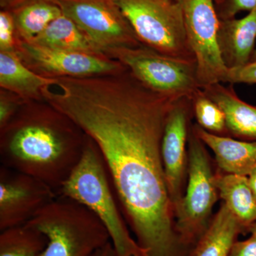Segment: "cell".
<instances>
[{
	"label": "cell",
	"mask_w": 256,
	"mask_h": 256,
	"mask_svg": "<svg viewBox=\"0 0 256 256\" xmlns=\"http://www.w3.org/2000/svg\"><path fill=\"white\" fill-rule=\"evenodd\" d=\"M58 196L38 178L0 166V230L22 226Z\"/></svg>",
	"instance_id": "8fae6325"
},
{
	"label": "cell",
	"mask_w": 256,
	"mask_h": 256,
	"mask_svg": "<svg viewBox=\"0 0 256 256\" xmlns=\"http://www.w3.org/2000/svg\"><path fill=\"white\" fill-rule=\"evenodd\" d=\"M1 130V165L38 178L57 193L88 140L76 124L56 110L50 116L12 119Z\"/></svg>",
	"instance_id": "7a4b0ae2"
},
{
	"label": "cell",
	"mask_w": 256,
	"mask_h": 256,
	"mask_svg": "<svg viewBox=\"0 0 256 256\" xmlns=\"http://www.w3.org/2000/svg\"><path fill=\"white\" fill-rule=\"evenodd\" d=\"M16 47L26 66L50 78L111 75L127 70L105 55L46 48L22 40H18Z\"/></svg>",
	"instance_id": "30bf717a"
},
{
	"label": "cell",
	"mask_w": 256,
	"mask_h": 256,
	"mask_svg": "<svg viewBox=\"0 0 256 256\" xmlns=\"http://www.w3.org/2000/svg\"><path fill=\"white\" fill-rule=\"evenodd\" d=\"M62 14L60 8L50 0H31L18 6L13 16L18 36L30 41Z\"/></svg>",
	"instance_id": "ffe728a7"
},
{
	"label": "cell",
	"mask_w": 256,
	"mask_h": 256,
	"mask_svg": "<svg viewBox=\"0 0 256 256\" xmlns=\"http://www.w3.org/2000/svg\"><path fill=\"white\" fill-rule=\"evenodd\" d=\"M28 1H31V0H24V2L22 4H24V3H25V2H28Z\"/></svg>",
	"instance_id": "d6a6232c"
},
{
	"label": "cell",
	"mask_w": 256,
	"mask_h": 256,
	"mask_svg": "<svg viewBox=\"0 0 256 256\" xmlns=\"http://www.w3.org/2000/svg\"><path fill=\"white\" fill-rule=\"evenodd\" d=\"M15 30L16 26L13 14L5 10L2 11L0 13V50H16Z\"/></svg>",
	"instance_id": "cb8c5ba5"
},
{
	"label": "cell",
	"mask_w": 256,
	"mask_h": 256,
	"mask_svg": "<svg viewBox=\"0 0 256 256\" xmlns=\"http://www.w3.org/2000/svg\"><path fill=\"white\" fill-rule=\"evenodd\" d=\"M214 3L220 20L235 18L240 12L256 9V0H214Z\"/></svg>",
	"instance_id": "603a6c76"
},
{
	"label": "cell",
	"mask_w": 256,
	"mask_h": 256,
	"mask_svg": "<svg viewBox=\"0 0 256 256\" xmlns=\"http://www.w3.org/2000/svg\"><path fill=\"white\" fill-rule=\"evenodd\" d=\"M28 42L46 48L104 55L96 50L76 24L63 14L54 20L40 34Z\"/></svg>",
	"instance_id": "d6986e66"
},
{
	"label": "cell",
	"mask_w": 256,
	"mask_h": 256,
	"mask_svg": "<svg viewBox=\"0 0 256 256\" xmlns=\"http://www.w3.org/2000/svg\"><path fill=\"white\" fill-rule=\"evenodd\" d=\"M16 106L15 101L5 97H1L0 100V128L3 129L16 114Z\"/></svg>",
	"instance_id": "4316f807"
},
{
	"label": "cell",
	"mask_w": 256,
	"mask_h": 256,
	"mask_svg": "<svg viewBox=\"0 0 256 256\" xmlns=\"http://www.w3.org/2000/svg\"><path fill=\"white\" fill-rule=\"evenodd\" d=\"M116 2L142 45L162 54L196 62L186 37L182 1Z\"/></svg>",
	"instance_id": "5b68a950"
},
{
	"label": "cell",
	"mask_w": 256,
	"mask_h": 256,
	"mask_svg": "<svg viewBox=\"0 0 256 256\" xmlns=\"http://www.w3.org/2000/svg\"><path fill=\"white\" fill-rule=\"evenodd\" d=\"M254 62H256V48L255 50H254V54H252V60H250V63H254Z\"/></svg>",
	"instance_id": "1f68e13d"
},
{
	"label": "cell",
	"mask_w": 256,
	"mask_h": 256,
	"mask_svg": "<svg viewBox=\"0 0 256 256\" xmlns=\"http://www.w3.org/2000/svg\"><path fill=\"white\" fill-rule=\"evenodd\" d=\"M256 40V9L245 18L220 20L218 47L222 60L228 70L250 63Z\"/></svg>",
	"instance_id": "4fadbf2b"
},
{
	"label": "cell",
	"mask_w": 256,
	"mask_h": 256,
	"mask_svg": "<svg viewBox=\"0 0 256 256\" xmlns=\"http://www.w3.org/2000/svg\"><path fill=\"white\" fill-rule=\"evenodd\" d=\"M204 144L192 130L188 136V190L174 206L176 232L185 244L193 242L202 233L217 200L214 176Z\"/></svg>",
	"instance_id": "ba28073f"
},
{
	"label": "cell",
	"mask_w": 256,
	"mask_h": 256,
	"mask_svg": "<svg viewBox=\"0 0 256 256\" xmlns=\"http://www.w3.org/2000/svg\"><path fill=\"white\" fill-rule=\"evenodd\" d=\"M197 137L214 153L216 161L226 174L248 176L256 169V141H240L213 134L194 126Z\"/></svg>",
	"instance_id": "5bb4252c"
},
{
	"label": "cell",
	"mask_w": 256,
	"mask_h": 256,
	"mask_svg": "<svg viewBox=\"0 0 256 256\" xmlns=\"http://www.w3.org/2000/svg\"><path fill=\"white\" fill-rule=\"evenodd\" d=\"M24 226L46 239L37 256H92L110 242L107 229L92 212L60 195Z\"/></svg>",
	"instance_id": "277c9868"
},
{
	"label": "cell",
	"mask_w": 256,
	"mask_h": 256,
	"mask_svg": "<svg viewBox=\"0 0 256 256\" xmlns=\"http://www.w3.org/2000/svg\"><path fill=\"white\" fill-rule=\"evenodd\" d=\"M43 98L95 143L120 206L148 256H174V208L162 158L165 124L176 100L129 70L56 78Z\"/></svg>",
	"instance_id": "6da1fadb"
},
{
	"label": "cell",
	"mask_w": 256,
	"mask_h": 256,
	"mask_svg": "<svg viewBox=\"0 0 256 256\" xmlns=\"http://www.w3.org/2000/svg\"><path fill=\"white\" fill-rule=\"evenodd\" d=\"M46 244L44 236L28 226L6 229L0 234V256H37Z\"/></svg>",
	"instance_id": "44dd1931"
},
{
	"label": "cell",
	"mask_w": 256,
	"mask_h": 256,
	"mask_svg": "<svg viewBox=\"0 0 256 256\" xmlns=\"http://www.w3.org/2000/svg\"><path fill=\"white\" fill-rule=\"evenodd\" d=\"M108 57L120 62L142 85L160 95L192 99L202 90L196 62L162 54L144 45L114 50Z\"/></svg>",
	"instance_id": "8992f818"
},
{
	"label": "cell",
	"mask_w": 256,
	"mask_h": 256,
	"mask_svg": "<svg viewBox=\"0 0 256 256\" xmlns=\"http://www.w3.org/2000/svg\"><path fill=\"white\" fill-rule=\"evenodd\" d=\"M247 176L248 180L249 185H250L252 192H254V194H255L256 196V169L254 170V171Z\"/></svg>",
	"instance_id": "f546056e"
},
{
	"label": "cell",
	"mask_w": 256,
	"mask_h": 256,
	"mask_svg": "<svg viewBox=\"0 0 256 256\" xmlns=\"http://www.w3.org/2000/svg\"><path fill=\"white\" fill-rule=\"evenodd\" d=\"M217 191L244 227L256 222V196L247 176L226 174L214 176Z\"/></svg>",
	"instance_id": "ac0fdd59"
},
{
	"label": "cell",
	"mask_w": 256,
	"mask_h": 256,
	"mask_svg": "<svg viewBox=\"0 0 256 256\" xmlns=\"http://www.w3.org/2000/svg\"><path fill=\"white\" fill-rule=\"evenodd\" d=\"M178 1H182V0H178Z\"/></svg>",
	"instance_id": "836d02e7"
},
{
	"label": "cell",
	"mask_w": 256,
	"mask_h": 256,
	"mask_svg": "<svg viewBox=\"0 0 256 256\" xmlns=\"http://www.w3.org/2000/svg\"><path fill=\"white\" fill-rule=\"evenodd\" d=\"M24 2V0H0L2 8H18Z\"/></svg>",
	"instance_id": "f1b7e54d"
},
{
	"label": "cell",
	"mask_w": 256,
	"mask_h": 256,
	"mask_svg": "<svg viewBox=\"0 0 256 256\" xmlns=\"http://www.w3.org/2000/svg\"><path fill=\"white\" fill-rule=\"evenodd\" d=\"M192 101V110L200 127L218 136L228 132L224 111L202 89L195 94Z\"/></svg>",
	"instance_id": "7402d4cb"
},
{
	"label": "cell",
	"mask_w": 256,
	"mask_h": 256,
	"mask_svg": "<svg viewBox=\"0 0 256 256\" xmlns=\"http://www.w3.org/2000/svg\"><path fill=\"white\" fill-rule=\"evenodd\" d=\"M56 78L36 74L20 58L16 50H0V86L24 99H37Z\"/></svg>",
	"instance_id": "2e32d148"
},
{
	"label": "cell",
	"mask_w": 256,
	"mask_h": 256,
	"mask_svg": "<svg viewBox=\"0 0 256 256\" xmlns=\"http://www.w3.org/2000/svg\"><path fill=\"white\" fill-rule=\"evenodd\" d=\"M192 110L191 98H183L176 100L168 114L163 133L162 158L166 186L173 208L182 198L180 193L188 137V119Z\"/></svg>",
	"instance_id": "7c38bea8"
},
{
	"label": "cell",
	"mask_w": 256,
	"mask_h": 256,
	"mask_svg": "<svg viewBox=\"0 0 256 256\" xmlns=\"http://www.w3.org/2000/svg\"><path fill=\"white\" fill-rule=\"evenodd\" d=\"M214 101L226 116L227 131L234 137L256 141V107L239 98L232 86L222 82L202 89Z\"/></svg>",
	"instance_id": "9a60e30c"
},
{
	"label": "cell",
	"mask_w": 256,
	"mask_h": 256,
	"mask_svg": "<svg viewBox=\"0 0 256 256\" xmlns=\"http://www.w3.org/2000/svg\"><path fill=\"white\" fill-rule=\"evenodd\" d=\"M58 194L84 205L98 218L108 232L116 256H148L130 234L104 158L88 137L80 161Z\"/></svg>",
	"instance_id": "3957f363"
},
{
	"label": "cell",
	"mask_w": 256,
	"mask_h": 256,
	"mask_svg": "<svg viewBox=\"0 0 256 256\" xmlns=\"http://www.w3.org/2000/svg\"><path fill=\"white\" fill-rule=\"evenodd\" d=\"M249 230H250V233H252V236L256 237V222L249 227Z\"/></svg>",
	"instance_id": "4dcf8cb0"
},
{
	"label": "cell",
	"mask_w": 256,
	"mask_h": 256,
	"mask_svg": "<svg viewBox=\"0 0 256 256\" xmlns=\"http://www.w3.org/2000/svg\"><path fill=\"white\" fill-rule=\"evenodd\" d=\"M92 256H116L111 242L106 244L105 246L99 249Z\"/></svg>",
	"instance_id": "83f0119b"
},
{
	"label": "cell",
	"mask_w": 256,
	"mask_h": 256,
	"mask_svg": "<svg viewBox=\"0 0 256 256\" xmlns=\"http://www.w3.org/2000/svg\"><path fill=\"white\" fill-rule=\"evenodd\" d=\"M76 24L99 53L142 45L116 0H50Z\"/></svg>",
	"instance_id": "52a82bcc"
},
{
	"label": "cell",
	"mask_w": 256,
	"mask_h": 256,
	"mask_svg": "<svg viewBox=\"0 0 256 256\" xmlns=\"http://www.w3.org/2000/svg\"><path fill=\"white\" fill-rule=\"evenodd\" d=\"M185 30L196 64V75L202 89L226 82V68L218 47L220 18L214 0H182Z\"/></svg>",
	"instance_id": "9c48e42d"
},
{
	"label": "cell",
	"mask_w": 256,
	"mask_h": 256,
	"mask_svg": "<svg viewBox=\"0 0 256 256\" xmlns=\"http://www.w3.org/2000/svg\"><path fill=\"white\" fill-rule=\"evenodd\" d=\"M242 227L238 218L224 204L191 256H229Z\"/></svg>",
	"instance_id": "e0dca14e"
},
{
	"label": "cell",
	"mask_w": 256,
	"mask_h": 256,
	"mask_svg": "<svg viewBox=\"0 0 256 256\" xmlns=\"http://www.w3.org/2000/svg\"><path fill=\"white\" fill-rule=\"evenodd\" d=\"M226 82L228 84H256V62L249 63L240 68L230 69Z\"/></svg>",
	"instance_id": "d4e9b609"
},
{
	"label": "cell",
	"mask_w": 256,
	"mask_h": 256,
	"mask_svg": "<svg viewBox=\"0 0 256 256\" xmlns=\"http://www.w3.org/2000/svg\"><path fill=\"white\" fill-rule=\"evenodd\" d=\"M229 256H256V237L234 242Z\"/></svg>",
	"instance_id": "484cf974"
}]
</instances>
